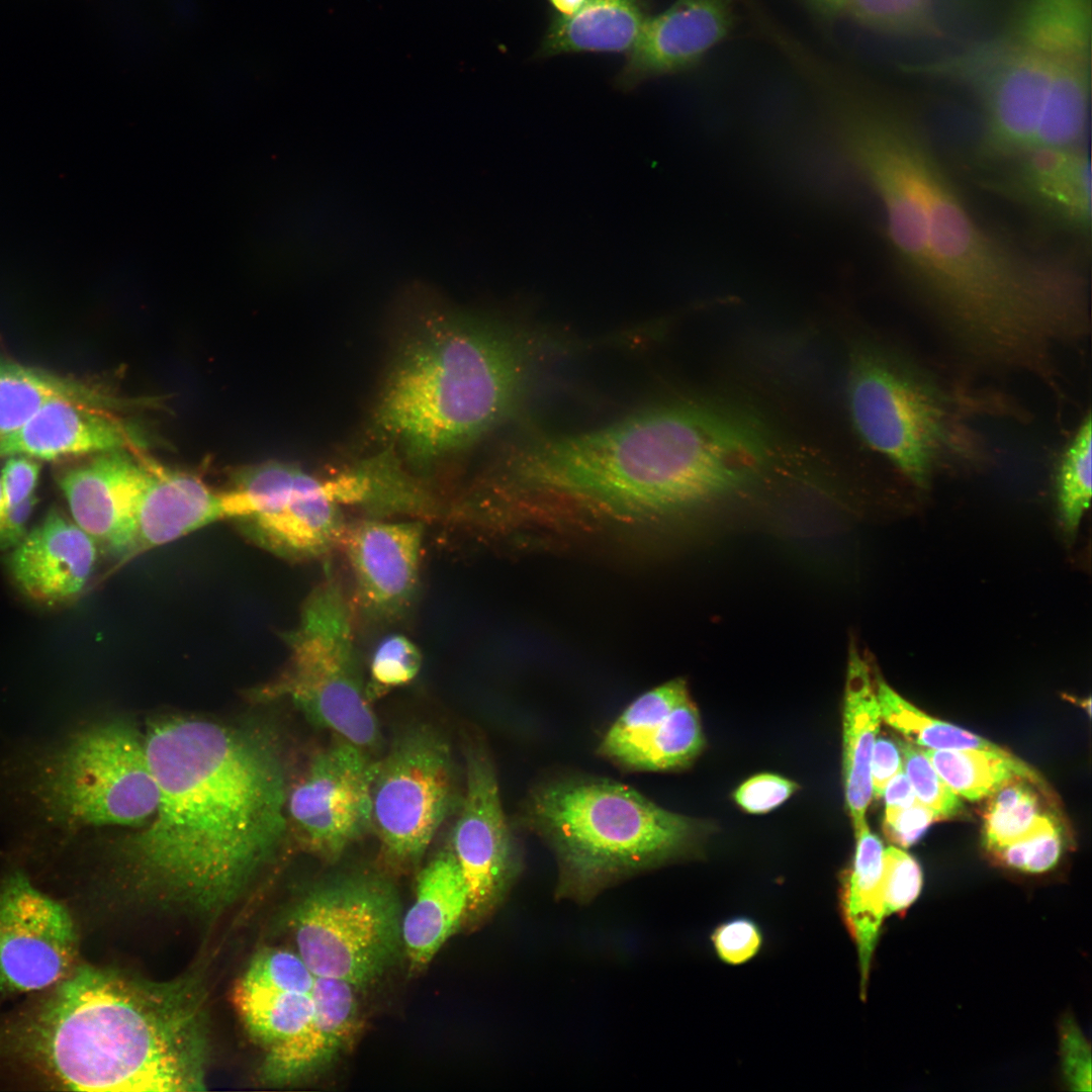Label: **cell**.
I'll use <instances>...</instances> for the list:
<instances>
[{
  "instance_id": "obj_1",
  "label": "cell",
  "mask_w": 1092,
  "mask_h": 1092,
  "mask_svg": "<svg viewBox=\"0 0 1092 1092\" xmlns=\"http://www.w3.org/2000/svg\"><path fill=\"white\" fill-rule=\"evenodd\" d=\"M822 114L879 200L893 259L926 300L993 336L1064 311L1070 275L1014 250L975 215L913 109L862 80L833 90Z\"/></svg>"
},
{
  "instance_id": "obj_2",
  "label": "cell",
  "mask_w": 1092,
  "mask_h": 1092,
  "mask_svg": "<svg viewBox=\"0 0 1092 1092\" xmlns=\"http://www.w3.org/2000/svg\"><path fill=\"white\" fill-rule=\"evenodd\" d=\"M159 800L122 845L138 881L200 909L233 901L287 831L288 786L274 738L253 728L171 717L144 736Z\"/></svg>"
},
{
  "instance_id": "obj_3",
  "label": "cell",
  "mask_w": 1092,
  "mask_h": 1092,
  "mask_svg": "<svg viewBox=\"0 0 1092 1092\" xmlns=\"http://www.w3.org/2000/svg\"><path fill=\"white\" fill-rule=\"evenodd\" d=\"M772 453L753 418L687 401L535 443L516 471L526 485L613 521L647 522L735 492L758 477Z\"/></svg>"
},
{
  "instance_id": "obj_4",
  "label": "cell",
  "mask_w": 1092,
  "mask_h": 1092,
  "mask_svg": "<svg viewBox=\"0 0 1092 1092\" xmlns=\"http://www.w3.org/2000/svg\"><path fill=\"white\" fill-rule=\"evenodd\" d=\"M42 1048L55 1075L74 1090H204L201 990L193 979L155 982L79 968L48 1006Z\"/></svg>"
},
{
  "instance_id": "obj_5",
  "label": "cell",
  "mask_w": 1092,
  "mask_h": 1092,
  "mask_svg": "<svg viewBox=\"0 0 1092 1092\" xmlns=\"http://www.w3.org/2000/svg\"><path fill=\"white\" fill-rule=\"evenodd\" d=\"M528 352L492 325L442 316L404 342L375 411L380 432L421 474L492 430L525 384Z\"/></svg>"
},
{
  "instance_id": "obj_6",
  "label": "cell",
  "mask_w": 1092,
  "mask_h": 1092,
  "mask_svg": "<svg viewBox=\"0 0 1092 1092\" xmlns=\"http://www.w3.org/2000/svg\"><path fill=\"white\" fill-rule=\"evenodd\" d=\"M516 819L554 854L555 899L579 905L638 874L693 856L707 832L702 821L624 784L582 776L535 786Z\"/></svg>"
},
{
  "instance_id": "obj_7",
  "label": "cell",
  "mask_w": 1092,
  "mask_h": 1092,
  "mask_svg": "<svg viewBox=\"0 0 1092 1092\" xmlns=\"http://www.w3.org/2000/svg\"><path fill=\"white\" fill-rule=\"evenodd\" d=\"M355 626L351 600L327 569L306 598L298 624L284 635L289 662L269 695L288 697L310 723L371 752L380 732L360 668Z\"/></svg>"
},
{
  "instance_id": "obj_8",
  "label": "cell",
  "mask_w": 1092,
  "mask_h": 1092,
  "mask_svg": "<svg viewBox=\"0 0 1092 1092\" xmlns=\"http://www.w3.org/2000/svg\"><path fill=\"white\" fill-rule=\"evenodd\" d=\"M32 776L39 808L58 825H139L158 805L144 736L120 720L74 733L38 759Z\"/></svg>"
},
{
  "instance_id": "obj_9",
  "label": "cell",
  "mask_w": 1092,
  "mask_h": 1092,
  "mask_svg": "<svg viewBox=\"0 0 1092 1092\" xmlns=\"http://www.w3.org/2000/svg\"><path fill=\"white\" fill-rule=\"evenodd\" d=\"M905 71L957 81L976 93L984 158L1009 160L1041 147L1050 73L1040 32L1023 1L1000 33Z\"/></svg>"
},
{
  "instance_id": "obj_10",
  "label": "cell",
  "mask_w": 1092,
  "mask_h": 1092,
  "mask_svg": "<svg viewBox=\"0 0 1092 1092\" xmlns=\"http://www.w3.org/2000/svg\"><path fill=\"white\" fill-rule=\"evenodd\" d=\"M401 907L393 886L370 874L321 884L295 905L290 919L296 952L315 977L363 988L395 961Z\"/></svg>"
},
{
  "instance_id": "obj_11",
  "label": "cell",
  "mask_w": 1092,
  "mask_h": 1092,
  "mask_svg": "<svg viewBox=\"0 0 1092 1092\" xmlns=\"http://www.w3.org/2000/svg\"><path fill=\"white\" fill-rule=\"evenodd\" d=\"M225 518L264 549L289 561L325 558L339 549L348 526L343 470L311 474L285 462L269 461L239 470L221 492Z\"/></svg>"
},
{
  "instance_id": "obj_12",
  "label": "cell",
  "mask_w": 1092,
  "mask_h": 1092,
  "mask_svg": "<svg viewBox=\"0 0 1092 1092\" xmlns=\"http://www.w3.org/2000/svg\"><path fill=\"white\" fill-rule=\"evenodd\" d=\"M462 793L443 736L427 726L401 733L377 760L372 784L371 830L382 860L394 870L417 864Z\"/></svg>"
},
{
  "instance_id": "obj_13",
  "label": "cell",
  "mask_w": 1092,
  "mask_h": 1092,
  "mask_svg": "<svg viewBox=\"0 0 1092 1092\" xmlns=\"http://www.w3.org/2000/svg\"><path fill=\"white\" fill-rule=\"evenodd\" d=\"M846 390L860 438L924 486L949 442L946 407L936 390L912 369L874 350L852 356Z\"/></svg>"
},
{
  "instance_id": "obj_14",
  "label": "cell",
  "mask_w": 1092,
  "mask_h": 1092,
  "mask_svg": "<svg viewBox=\"0 0 1092 1092\" xmlns=\"http://www.w3.org/2000/svg\"><path fill=\"white\" fill-rule=\"evenodd\" d=\"M451 848L467 889L464 923L476 927L507 900L524 870V853L505 814L492 760L468 746L465 783Z\"/></svg>"
},
{
  "instance_id": "obj_15",
  "label": "cell",
  "mask_w": 1092,
  "mask_h": 1092,
  "mask_svg": "<svg viewBox=\"0 0 1092 1092\" xmlns=\"http://www.w3.org/2000/svg\"><path fill=\"white\" fill-rule=\"evenodd\" d=\"M376 766L369 751L343 739L314 755L286 800L304 849L332 862L371 830Z\"/></svg>"
},
{
  "instance_id": "obj_16",
  "label": "cell",
  "mask_w": 1092,
  "mask_h": 1092,
  "mask_svg": "<svg viewBox=\"0 0 1092 1092\" xmlns=\"http://www.w3.org/2000/svg\"><path fill=\"white\" fill-rule=\"evenodd\" d=\"M425 524L408 518L348 522L339 549L351 572L355 619L385 629L412 613L420 593Z\"/></svg>"
},
{
  "instance_id": "obj_17",
  "label": "cell",
  "mask_w": 1092,
  "mask_h": 1092,
  "mask_svg": "<svg viewBox=\"0 0 1092 1092\" xmlns=\"http://www.w3.org/2000/svg\"><path fill=\"white\" fill-rule=\"evenodd\" d=\"M77 936L67 909L21 873L0 884V990L28 992L67 976Z\"/></svg>"
},
{
  "instance_id": "obj_18",
  "label": "cell",
  "mask_w": 1092,
  "mask_h": 1092,
  "mask_svg": "<svg viewBox=\"0 0 1092 1092\" xmlns=\"http://www.w3.org/2000/svg\"><path fill=\"white\" fill-rule=\"evenodd\" d=\"M1027 3L1043 41L1050 72L1041 148L1082 147L1091 98L1092 0Z\"/></svg>"
},
{
  "instance_id": "obj_19",
  "label": "cell",
  "mask_w": 1092,
  "mask_h": 1092,
  "mask_svg": "<svg viewBox=\"0 0 1092 1092\" xmlns=\"http://www.w3.org/2000/svg\"><path fill=\"white\" fill-rule=\"evenodd\" d=\"M697 707L670 684L633 701L605 734L599 753L630 770L687 767L704 748Z\"/></svg>"
},
{
  "instance_id": "obj_20",
  "label": "cell",
  "mask_w": 1092,
  "mask_h": 1092,
  "mask_svg": "<svg viewBox=\"0 0 1092 1092\" xmlns=\"http://www.w3.org/2000/svg\"><path fill=\"white\" fill-rule=\"evenodd\" d=\"M734 0H674L649 16L615 78L621 90L688 71L725 40L735 27Z\"/></svg>"
},
{
  "instance_id": "obj_21",
  "label": "cell",
  "mask_w": 1092,
  "mask_h": 1092,
  "mask_svg": "<svg viewBox=\"0 0 1092 1092\" xmlns=\"http://www.w3.org/2000/svg\"><path fill=\"white\" fill-rule=\"evenodd\" d=\"M149 477L148 459L129 449L98 453L66 471L60 487L74 522L121 559L131 558L135 516Z\"/></svg>"
},
{
  "instance_id": "obj_22",
  "label": "cell",
  "mask_w": 1092,
  "mask_h": 1092,
  "mask_svg": "<svg viewBox=\"0 0 1092 1092\" xmlns=\"http://www.w3.org/2000/svg\"><path fill=\"white\" fill-rule=\"evenodd\" d=\"M1011 161L1001 191L1048 221L1082 238L1091 233V163L1088 151L1041 148Z\"/></svg>"
},
{
  "instance_id": "obj_23",
  "label": "cell",
  "mask_w": 1092,
  "mask_h": 1092,
  "mask_svg": "<svg viewBox=\"0 0 1092 1092\" xmlns=\"http://www.w3.org/2000/svg\"><path fill=\"white\" fill-rule=\"evenodd\" d=\"M142 429L110 410L69 399L42 406L15 432L0 439V457L54 460L67 456L145 447Z\"/></svg>"
},
{
  "instance_id": "obj_24",
  "label": "cell",
  "mask_w": 1092,
  "mask_h": 1092,
  "mask_svg": "<svg viewBox=\"0 0 1092 1092\" xmlns=\"http://www.w3.org/2000/svg\"><path fill=\"white\" fill-rule=\"evenodd\" d=\"M96 550L88 533L54 512L14 546L9 569L27 596L57 603L84 588L95 565Z\"/></svg>"
},
{
  "instance_id": "obj_25",
  "label": "cell",
  "mask_w": 1092,
  "mask_h": 1092,
  "mask_svg": "<svg viewBox=\"0 0 1092 1092\" xmlns=\"http://www.w3.org/2000/svg\"><path fill=\"white\" fill-rule=\"evenodd\" d=\"M349 983L315 977L310 1024L282 1049L265 1055L262 1076L269 1083L290 1084L328 1067L351 1043L358 1028V1003Z\"/></svg>"
},
{
  "instance_id": "obj_26",
  "label": "cell",
  "mask_w": 1092,
  "mask_h": 1092,
  "mask_svg": "<svg viewBox=\"0 0 1092 1092\" xmlns=\"http://www.w3.org/2000/svg\"><path fill=\"white\" fill-rule=\"evenodd\" d=\"M149 477L134 525L131 558L225 518L222 494L186 472L148 459Z\"/></svg>"
},
{
  "instance_id": "obj_27",
  "label": "cell",
  "mask_w": 1092,
  "mask_h": 1092,
  "mask_svg": "<svg viewBox=\"0 0 1092 1092\" xmlns=\"http://www.w3.org/2000/svg\"><path fill=\"white\" fill-rule=\"evenodd\" d=\"M467 889L450 849L439 852L420 872L416 898L402 916L401 939L412 968L427 966L464 922Z\"/></svg>"
},
{
  "instance_id": "obj_28",
  "label": "cell",
  "mask_w": 1092,
  "mask_h": 1092,
  "mask_svg": "<svg viewBox=\"0 0 1092 1092\" xmlns=\"http://www.w3.org/2000/svg\"><path fill=\"white\" fill-rule=\"evenodd\" d=\"M882 717L875 678L867 661L851 649L843 705L842 769L847 809L855 835L867 825L873 798L871 761Z\"/></svg>"
},
{
  "instance_id": "obj_29",
  "label": "cell",
  "mask_w": 1092,
  "mask_h": 1092,
  "mask_svg": "<svg viewBox=\"0 0 1092 1092\" xmlns=\"http://www.w3.org/2000/svg\"><path fill=\"white\" fill-rule=\"evenodd\" d=\"M649 16L647 0H585L573 15L552 18L538 56L627 53Z\"/></svg>"
},
{
  "instance_id": "obj_30",
  "label": "cell",
  "mask_w": 1092,
  "mask_h": 1092,
  "mask_svg": "<svg viewBox=\"0 0 1092 1092\" xmlns=\"http://www.w3.org/2000/svg\"><path fill=\"white\" fill-rule=\"evenodd\" d=\"M855 836L857 841L853 861L842 882L839 899L843 923L856 947L860 997L864 999L874 954L886 919L882 901L884 847L868 826Z\"/></svg>"
},
{
  "instance_id": "obj_31",
  "label": "cell",
  "mask_w": 1092,
  "mask_h": 1092,
  "mask_svg": "<svg viewBox=\"0 0 1092 1092\" xmlns=\"http://www.w3.org/2000/svg\"><path fill=\"white\" fill-rule=\"evenodd\" d=\"M57 399L110 411L128 405L76 379L0 360V439L18 430L42 406Z\"/></svg>"
},
{
  "instance_id": "obj_32",
  "label": "cell",
  "mask_w": 1092,
  "mask_h": 1092,
  "mask_svg": "<svg viewBox=\"0 0 1092 1092\" xmlns=\"http://www.w3.org/2000/svg\"><path fill=\"white\" fill-rule=\"evenodd\" d=\"M233 1003L249 1034L265 1055L285 1046L310 1024L313 1002L310 993L254 985L239 979Z\"/></svg>"
},
{
  "instance_id": "obj_33",
  "label": "cell",
  "mask_w": 1092,
  "mask_h": 1092,
  "mask_svg": "<svg viewBox=\"0 0 1092 1092\" xmlns=\"http://www.w3.org/2000/svg\"><path fill=\"white\" fill-rule=\"evenodd\" d=\"M921 749L944 782L970 801L990 797L1015 780L1044 788L1040 777L1010 752Z\"/></svg>"
},
{
  "instance_id": "obj_34",
  "label": "cell",
  "mask_w": 1092,
  "mask_h": 1092,
  "mask_svg": "<svg viewBox=\"0 0 1092 1092\" xmlns=\"http://www.w3.org/2000/svg\"><path fill=\"white\" fill-rule=\"evenodd\" d=\"M875 688L882 719L921 747L1009 752L977 734L926 715L897 694L879 674L875 677Z\"/></svg>"
},
{
  "instance_id": "obj_35",
  "label": "cell",
  "mask_w": 1092,
  "mask_h": 1092,
  "mask_svg": "<svg viewBox=\"0 0 1092 1092\" xmlns=\"http://www.w3.org/2000/svg\"><path fill=\"white\" fill-rule=\"evenodd\" d=\"M844 15L868 30L888 36L940 33L935 0H847Z\"/></svg>"
},
{
  "instance_id": "obj_36",
  "label": "cell",
  "mask_w": 1092,
  "mask_h": 1092,
  "mask_svg": "<svg viewBox=\"0 0 1092 1092\" xmlns=\"http://www.w3.org/2000/svg\"><path fill=\"white\" fill-rule=\"evenodd\" d=\"M1026 783L1009 782L990 796L984 822L985 844L990 852L1023 837L1050 816L1042 812Z\"/></svg>"
},
{
  "instance_id": "obj_37",
  "label": "cell",
  "mask_w": 1092,
  "mask_h": 1092,
  "mask_svg": "<svg viewBox=\"0 0 1092 1092\" xmlns=\"http://www.w3.org/2000/svg\"><path fill=\"white\" fill-rule=\"evenodd\" d=\"M1091 422L1087 415L1062 455L1057 476L1060 520L1069 537L1077 532L1091 498Z\"/></svg>"
},
{
  "instance_id": "obj_38",
  "label": "cell",
  "mask_w": 1092,
  "mask_h": 1092,
  "mask_svg": "<svg viewBox=\"0 0 1092 1092\" xmlns=\"http://www.w3.org/2000/svg\"><path fill=\"white\" fill-rule=\"evenodd\" d=\"M422 653L419 647L400 633H389L374 647L370 663L366 694L374 699L390 690L410 684L420 672Z\"/></svg>"
},
{
  "instance_id": "obj_39",
  "label": "cell",
  "mask_w": 1092,
  "mask_h": 1092,
  "mask_svg": "<svg viewBox=\"0 0 1092 1092\" xmlns=\"http://www.w3.org/2000/svg\"><path fill=\"white\" fill-rule=\"evenodd\" d=\"M903 769L919 802L932 809L940 819L957 816L963 810L960 796L944 782L922 749L911 741L899 740Z\"/></svg>"
},
{
  "instance_id": "obj_40",
  "label": "cell",
  "mask_w": 1092,
  "mask_h": 1092,
  "mask_svg": "<svg viewBox=\"0 0 1092 1092\" xmlns=\"http://www.w3.org/2000/svg\"><path fill=\"white\" fill-rule=\"evenodd\" d=\"M240 979L259 986L310 993L315 976L297 952L268 947L253 958Z\"/></svg>"
},
{
  "instance_id": "obj_41",
  "label": "cell",
  "mask_w": 1092,
  "mask_h": 1092,
  "mask_svg": "<svg viewBox=\"0 0 1092 1092\" xmlns=\"http://www.w3.org/2000/svg\"><path fill=\"white\" fill-rule=\"evenodd\" d=\"M1061 853L1060 828L1049 816L1032 831L997 849L993 855L1012 869L1037 874L1054 868Z\"/></svg>"
},
{
  "instance_id": "obj_42",
  "label": "cell",
  "mask_w": 1092,
  "mask_h": 1092,
  "mask_svg": "<svg viewBox=\"0 0 1092 1092\" xmlns=\"http://www.w3.org/2000/svg\"><path fill=\"white\" fill-rule=\"evenodd\" d=\"M922 872L906 851L889 846L883 851L882 901L885 918L905 911L919 896Z\"/></svg>"
},
{
  "instance_id": "obj_43",
  "label": "cell",
  "mask_w": 1092,
  "mask_h": 1092,
  "mask_svg": "<svg viewBox=\"0 0 1092 1092\" xmlns=\"http://www.w3.org/2000/svg\"><path fill=\"white\" fill-rule=\"evenodd\" d=\"M718 958L729 965L750 961L759 951L762 935L758 925L746 917H737L719 924L711 935Z\"/></svg>"
},
{
  "instance_id": "obj_44",
  "label": "cell",
  "mask_w": 1092,
  "mask_h": 1092,
  "mask_svg": "<svg viewBox=\"0 0 1092 1092\" xmlns=\"http://www.w3.org/2000/svg\"><path fill=\"white\" fill-rule=\"evenodd\" d=\"M1060 1054L1063 1076L1070 1089L1091 1091V1046L1070 1017L1060 1027Z\"/></svg>"
},
{
  "instance_id": "obj_45",
  "label": "cell",
  "mask_w": 1092,
  "mask_h": 1092,
  "mask_svg": "<svg viewBox=\"0 0 1092 1092\" xmlns=\"http://www.w3.org/2000/svg\"><path fill=\"white\" fill-rule=\"evenodd\" d=\"M797 785L780 776L762 774L744 782L734 793L736 803L749 813H764L787 801Z\"/></svg>"
},
{
  "instance_id": "obj_46",
  "label": "cell",
  "mask_w": 1092,
  "mask_h": 1092,
  "mask_svg": "<svg viewBox=\"0 0 1092 1092\" xmlns=\"http://www.w3.org/2000/svg\"><path fill=\"white\" fill-rule=\"evenodd\" d=\"M39 474V464L26 456H10L0 481V521L7 511L33 494Z\"/></svg>"
},
{
  "instance_id": "obj_47",
  "label": "cell",
  "mask_w": 1092,
  "mask_h": 1092,
  "mask_svg": "<svg viewBox=\"0 0 1092 1092\" xmlns=\"http://www.w3.org/2000/svg\"><path fill=\"white\" fill-rule=\"evenodd\" d=\"M939 819L932 809L918 801L906 809L886 813L885 827L896 843L907 847L913 844L932 822Z\"/></svg>"
},
{
  "instance_id": "obj_48",
  "label": "cell",
  "mask_w": 1092,
  "mask_h": 1092,
  "mask_svg": "<svg viewBox=\"0 0 1092 1092\" xmlns=\"http://www.w3.org/2000/svg\"><path fill=\"white\" fill-rule=\"evenodd\" d=\"M902 769L899 747L889 739L877 738L871 761L873 796L882 797L889 781Z\"/></svg>"
},
{
  "instance_id": "obj_49",
  "label": "cell",
  "mask_w": 1092,
  "mask_h": 1092,
  "mask_svg": "<svg viewBox=\"0 0 1092 1092\" xmlns=\"http://www.w3.org/2000/svg\"><path fill=\"white\" fill-rule=\"evenodd\" d=\"M36 504L34 494L5 513L0 521V547H14L26 535V525Z\"/></svg>"
},
{
  "instance_id": "obj_50",
  "label": "cell",
  "mask_w": 1092,
  "mask_h": 1092,
  "mask_svg": "<svg viewBox=\"0 0 1092 1092\" xmlns=\"http://www.w3.org/2000/svg\"><path fill=\"white\" fill-rule=\"evenodd\" d=\"M883 796L886 801V813L911 807L918 799L904 769L896 774L887 784Z\"/></svg>"
},
{
  "instance_id": "obj_51",
  "label": "cell",
  "mask_w": 1092,
  "mask_h": 1092,
  "mask_svg": "<svg viewBox=\"0 0 1092 1092\" xmlns=\"http://www.w3.org/2000/svg\"><path fill=\"white\" fill-rule=\"evenodd\" d=\"M823 27L831 28L844 16L847 0H800Z\"/></svg>"
},
{
  "instance_id": "obj_52",
  "label": "cell",
  "mask_w": 1092,
  "mask_h": 1092,
  "mask_svg": "<svg viewBox=\"0 0 1092 1092\" xmlns=\"http://www.w3.org/2000/svg\"><path fill=\"white\" fill-rule=\"evenodd\" d=\"M559 16H571L583 5L585 0H548Z\"/></svg>"
},
{
  "instance_id": "obj_53",
  "label": "cell",
  "mask_w": 1092,
  "mask_h": 1092,
  "mask_svg": "<svg viewBox=\"0 0 1092 1092\" xmlns=\"http://www.w3.org/2000/svg\"><path fill=\"white\" fill-rule=\"evenodd\" d=\"M0 499H1V481H0Z\"/></svg>"
}]
</instances>
